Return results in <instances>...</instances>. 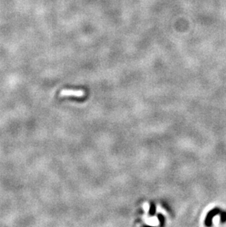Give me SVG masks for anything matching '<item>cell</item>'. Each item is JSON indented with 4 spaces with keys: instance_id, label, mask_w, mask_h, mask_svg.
<instances>
[{
    "instance_id": "obj_1",
    "label": "cell",
    "mask_w": 226,
    "mask_h": 227,
    "mask_svg": "<svg viewBox=\"0 0 226 227\" xmlns=\"http://www.w3.org/2000/svg\"><path fill=\"white\" fill-rule=\"evenodd\" d=\"M61 96H82L85 95V93L82 91H74V90H63L60 93Z\"/></svg>"
}]
</instances>
